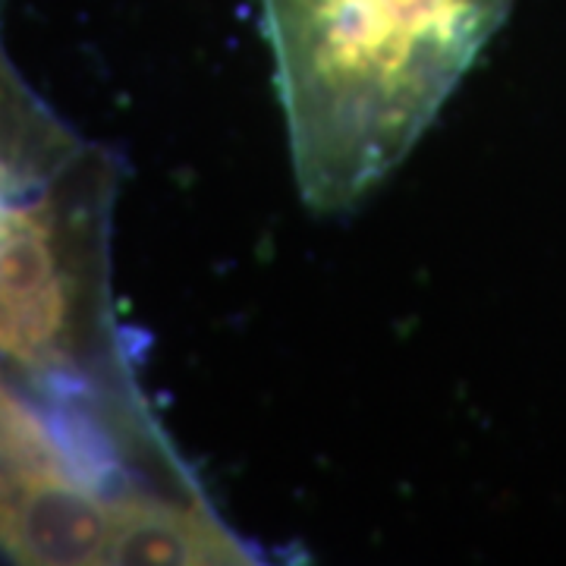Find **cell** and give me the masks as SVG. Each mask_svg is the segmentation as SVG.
<instances>
[{
	"mask_svg": "<svg viewBox=\"0 0 566 566\" xmlns=\"http://www.w3.org/2000/svg\"><path fill=\"white\" fill-rule=\"evenodd\" d=\"M513 0H262L300 199L363 205L409 158Z\"/></svg>",
	"mask_w": 566,
	"mask_h": 566,
	"instance_id": "6da1fadb",
	"label": "cell"
},
{
	"mask_svg": "<svg viewBox=\"0 0 566 566\" xmlns=\"http://www.w3.org/2000/svg\"><path fill=\"white\" fill-rule=\"evenodd\" d=\"M111 192L107 158L80 151L0 199V359L32 400L133 416L148 406L107 308Z\"/></svg>",
	"mask_w": 566,
	"mask_h": 566,
	"instance_id": "7a4b0ae2",
	"label": "cell"
},
{
	"mask_svg": "<svg viewBox=\"0 0 566 566\" xmlns=\"http://www.w3.org/2000/svg\"><path fill=\"white\" fill-rule=\"evenodd\" d=\"M117 520L66 465L0 463V547L20 564H107Z\"/></svg>",
	"mask_w": 566,
	"mask_h": 566,
	"instance_id": "3957f363",
	"label": "cell"
}]
</instances>
